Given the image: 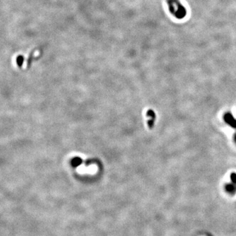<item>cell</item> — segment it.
Masks as SVG:
<instances>
[{
  "label": "cell",
  "mask_w": 236,
  "mask_h": 236,
  "mask_svg": "<svg viewBox=\"0 0 236 236\" xmlns=\"http://www.w3.org/2000/svg\"><path fill=\"white\" fill-rule=\"evenodd\" d=\"M169 11L174 17L178 19H184L186 15V9L178 0H167Z\"/></svg>",
  "instance_id": "6da1fadb"
},
{
  "label": "cell",
  "mask_w": 236,
  "mask_h": 236,
  "mask_svg": "<svg viewBox=\"0 0 236 236\" xmlns=\"http://www.w3.org/2000/svg\"><path fill=\"white\" fill-rule=\"evenodd\" d=\"M146 115H147L148 117H151V120L148 121V124L149 128L152 129L153 126V123H154V120H155V118H156V115H155V113H154L153 111H152V110H148L147 112V113H146Z\"/></svg>",
  "instance_id": "7a4b0ae2"
},
{
  "label": "cell",
  "mask_w": 236,
  "mask_h": 236,
  "mask_svg": "<svg viewBox=\"0 0 236 236\" xmlns=\"http://www.w3.org/2000/svg\"><path fill=\"white\" fill-rule=\"evenodd\" d=\"M224 119L228 123H229L231 127H236V121L230 113H227L224 116Z\"/></svg>",
  "instance_id": "3957f363"
},
{
  "label": "cell",
  "mask_w": 236,
  "mask_h": 236,
  "mask_svg": "<svg viewBox=\"0 0 236 236\" xmlns=\"http://www.w3.org/2000/svg\"><path fill=\"white\" fill-rule=\"evenodd\" d=\"M81 161H81V159L77 157H75V158L73 159L72 161V164L74 167H77V166L81 165Z\"/></svg>",
  "instance_id": "277c9868"
},
{
  "label": "cell",
  "mask_w": 236,
  "mask_h": 236,
  "mask_svg": "<svg viewBox=\"0 0 236 236\" xmlns=\"http://www.w3.org/2000/svg\"><path fill=\"white\" fill-rule=\"evenodd\" d=\"M23 61H24V56H20V55L18 57H17V64L19 65L20 67L22 66Z\"/></svg>",
  "instance_id": "5b68a950"
},
{
  "label": "cell",
  "mask_w": 236,
  "mask_h": 236,
  "mask_svg": "<svg viewBox=\"0 0 236 236\" xmlns=\"http://www.w3.org/2000/svg\"><path fill=\"white\" fill-rule=\"evenodd\" d=\"M231 182H232V183H234V184H236V174L235 173H232L231 174Z\"/></svg>",
  "instance_id": "8992f818"
},
{
  "label": "cell",
  "mask_w": 236,
  "mask_h": 236,
  "mask_svg": "<svg viewBox=\"0 0 236 236\" xmlns=\"http://www.w3.org/2000/svg\"><path fill=\"white\" fill-rule=\"evenodd\" d=\"M33 54H34V51L31 52V54H30V56H29V59H28V66H30V64H31L32 57V55H33Z\"/></svg>",
  "instance_id": "52a82bcc"
}]
</instances>
